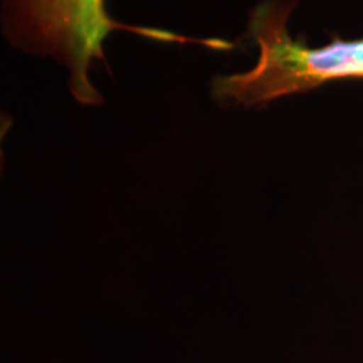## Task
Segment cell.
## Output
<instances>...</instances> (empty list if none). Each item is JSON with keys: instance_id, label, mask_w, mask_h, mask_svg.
Listing matches in <instances>:
<instances>
[{"instance_id": "cell-1", "label": "cell", "mask_w": 363, "mask_h": 363, "mask_svg": "<svg viewBox=\"0 0 363 363\" xmlns=\"http://www.w3.org/2000/svg\"><path fill=\"white\" fill-rule=\"evenodd\" d=\"M291 11L289 4L269 0L251 13L249 33L259 48V59L251 71L217 78V99L254 106L333 81L363 79V39L335 38L330 44L310 48L289 35Z\"/></svg>"}, {"instance_id": "cell-2", "label": "cell", "mask_w": 363, "mask_h": 363, "mask_svg": "<svg viewBox=\"0 0 363 363\" xmlns=\"http://www.w3.org/2000/svg\"><path fill=\"white\" fill-rule=\"evenodd\" d=\"M13 21L24 38L61 57L69 67L71 91L81 103H98L89 81L94 59L103 57V43L118 27L104 0H11Z\"/></svg>"}]
</instances>
